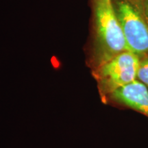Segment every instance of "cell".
<instances>
[{
	"label": "cell",
	"instance_id": "cell-1",
	"mask_svg": "<svg viewBox=\"0 0 148 148\" xmlns=\"http://www.w3.org/2000/svg\"><path fill=\"white\" fill-rule=\"evenodd\" d=\"M94 39L92 59L96 69L116 55L128 51L113 0H92Z\"/></svg>",
	"mask_w": 148,
	"mask_h": 148
},
{
	"label": "cell",
	"instance_id": "cell-2",
	"mask_svg": "<svg viewBox=\"0 0 148 148\" xmlns=\"http://www.w3.org/2000/svg\"><path fill=\"white\" fill-rule=\"evenodd\" d=\"M128 51L139 56L148 55V25L138 0H113Z\"/></svg>",
	"mask_w": 148,
	"mask_h": 148
},
{
	"label": "cell",
	"instance_id": "cell-3",
	"mask_svg": "<svg viewBox=\"0 0 148 148\" xmlns=\"http://www.w3.org/2000/svg\"><path fill=\"white\" fill-rule=\"evenodd\" d=\"M140 59L139 56L125 51L97 67L96 77L102 92L111 94L136 80Z\"/></svg>",
	"mask_w": 148,
	"mask_h": 148
},
{
	"label": "cell",
	"instance_id": "cell-4",
	"mask_svg": "<svg viewBox=\"0 0 148 148\" xmlns=\"http://www.w3.org/2000/svg\"><path fill=\"white\" fill-rule=\"evenodd\" d=\"M110 95L115 101L148 116V89L138 79L115 90Z\"/></svg>",
	"mask_w": 148,
	"mask_h": 148
},
{
	"label": "cell",
	"instance_id": "cell-5",
	"mask_svg": "<svg viewBox=\"0 0 148 148\" xmlns=\"http://www.w3.org/2000/svg\"><path fill=\"white\" fill-rule=\"evenodd\" d=\"M137 79L143 83L148 89V55L140 57Z\"/></svg>",
	"mask_w": 148,
	"mask_h": 148
},
{
	"label": "cell",
	"instance_id": "cell-6",
	"mask_svg": "<svg viewBox=\"0 0 148 148\" xmlns=\"http://www.w3.org/2000/svg\"><path fill=\"white\" fill-rule=\"evenodd\" d=\"M140 10L148 25V0H138Z\"/></svg>",
	"mask_w": 148,
	"mask_h": 148
}]
</instances>
